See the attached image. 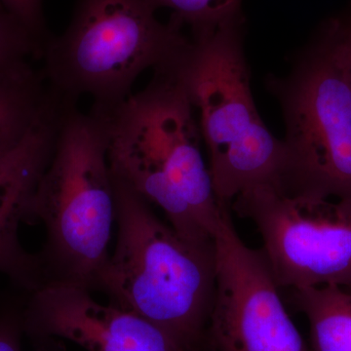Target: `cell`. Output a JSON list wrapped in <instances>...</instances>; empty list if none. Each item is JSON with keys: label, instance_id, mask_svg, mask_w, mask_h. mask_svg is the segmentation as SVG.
Returning a JSON list of instances; mask_svg holds the SVG:
<instances>
[{"label": "cell", "instance_id": "1", "mask_svg": "<svg viewBox=\"0 0 351 351\" xmlns=\"http://www.w3.org/2000/svg\"><path fill=\"white\" fill-rule=\"evenodd\" d=\"M110 108L105 119L112 174L165 213L193 241L214 240L223 208L201 152L202 136L177 62Z\"/></svg>", "mask_w": 351, "mask_h": 351}, {"label": "cell", "instance_id": "2", "mask_svg": "<svg viewBox=\"0 0 351 351\" xmlns=\"http://www.w3.org/2000/svg\"><path fill=\"white\" fill-rule=\"evenodd\" d=\"M117 240L99 277L112 304L169 332L191 351L208 343L216 291L215 240L193 241L166 226L151 203L112 175Z\"/></svg>", "mask_w": 351, "mask_h": 351}, {"label": "cell", "instance_id": "3", "mask_svg": "<svg viewBox=\"0 0 351 351\" xmlns=\"http://www.w3.org/2000/svg\"><path fill=\"white\" fill-rule=\"evenodd\" d=\"M43 223V285L92 291L108 258L115 195L105 119L66 101L56 144L32 199L29 221Z\"/></svg>", "mask_w": 351, "mask_h": 351}, {"label": "cell", "instance_id": "4", "mask_svg": "<svg viewBox=\"0 0 351 351\" xmlns=\"http://www.w3.org/2000/svg\"><path fill=\"white\" fill-rule=\"evenodd\" d=\"M242 14L193 36L177 66L198 117L215 193L232 206L240 193L280 191L285 147L263 123L251 91Z\"/></svg>", "mask_w": 351, "mask_h": 351}, {"label": "cell", "instance_id": "5", "mask_svg": "<svg viewBox=\"0 0 351 351\" xmlns=\"http://www.w3.org/2000/svg\"><path fill=\"white\" fill-rule=\"evenodd\" d=\"M156 12L147 0H76L66 31L44 46L48 86L69 100L91 97L95 108L126 100L144 71L174 63L191 44L182 25Z\"/></svg>", "mask_w": 351, "mask_h": 351}, {"label": "cell", "instance_id": "6", "mask_svg": "<svg viewBox=\"0 0 351 351\" xmlns=\"http://www.w3.org/2000/svg\"><path fill=\"white\" fill-rule=\"evenodd\" d=\"M267 86L286 126L280 191L351 201V83L319 39Z\"/></svg>", "mask_w": 351, "mask_h": 351}, {"label": "cell", "instance_id": "7", "mask_svg": "<svg viewBox=\"0 0 351 351\" xmlns=\"http://www.w3.org/2000/svg\"><path fill=\"white\" fill-rule=\"evenodd\" d=\"M230 207L257 226L279 288H351V201L289 195L263 184Z\"/></svg>", "mask_w": 351, "mask_h": 351}, {"label": "cell", "instance_id": "8", "mask_svg": "<svg viewBox=\"0 0 351 351\" xmlns=\"http://www.w3.org/2000/svg\"><path fill=\"white\" fill-rule=\"evenodd\" d=\"M216 291L208 345L216 351H308L262 250L249 248L225 207L214 234Z\"/></svg>", "mask_w": 351, "mask_h": 351}, {"label": "cell", "instance_id": "9", "mask_svg": "<svg viewBox=\"0 0 351 351\" xmlns=\"http://www.w3.org/2000/svg\"><path fill=\"white\" fill-rule=\"evenodd\" d=\"M23 330L34 339H68L87 351H191L138 314L97 302L86 289L47 284L21 304Z\"/></svg>", "mask_w": 351, "mask_h": 351}, {"label": "cell", "instance_id": "10", "mask_svg": "<svg viewBox=\"0 0 351 351\" xmlns=\"http://www.w3.org/2000/svg\"><path fill=\"white\" fill-rule=\"evenodd\" d=\"M66 100L53 92L47 107L25 138L0 157V274L31 293L43 285L38 255L25 251L19 239L22 221H29L34 193L45 172Z\"/></svg>", "mask_w": 351, "mask_h": 351}, {"label": "cell", "instance_id": "11", "mask_svg": "<svg viewBox=\"0 0 351 351\" xmlns=\"http://www.w3.org/2000/svg\"><path fill=\"white\" fill-rule=\"evenodd\" d=\"M51 95L43 73L32 64L0 73V157L29 133Z\"/></svg>", "mask_w": 351, "mask_h": 351}, {"label": "cell", "instance_id": "12", "mask_svg": "<svg viewBox=\"0 0 351 351\" xmlns=\"http://www.w3.org/2000/svg\"><path fill=\"white\" fill-rule=\"evenodd\" d=\"M291 292L308 320L313 351H351V288L329 285Z\"/></svg>", "mask_w": 351, "mask_h": 351}, {"label": "cell", "instance_id": "13", "mask_svg": "<svg viewBox=\"0 0 351 351\" xmlns=\"http://www.w3.org/2000/svg\"><path fill=\"white\" fill-rule=\"evenodd\" d=\"M154 8H169L172 19L189 25L193 36L214 29L242 14V0H147Z\"/></svg>", "mask_w": 351, "mask_h": 351}, {"label": "cell", "instance_id": "14", "mask_svg": "<svg viewBox=\"0 0 351 351\" xmlns=\"http://www.w3.org/2000/svg\"><path fill=\"white\" fill-rule=\"evenodd\" d=\"M41 43L0 1V73L31 66L43 58Z\"/></svg>", "mask_w": 351, "mask_h": 351}, {"label": "cell", "instance_id": "15", "mask_svg": "<svg viewBox=\"0 0 351 351\" xmlns=\"http://www.w3.org/2000/svg\"><path fill=\"white\" fill-rule=\"evenodd\" d=\"M318 39L351 83V14L331 21Z\"/></svg>", "mask_w": 351, "mask_h": 351}, {"label": "cell", "instance_id": "16", "mask_svg": "<svg viewBox=\"0 0 351 351\" xmlns=\"http://www.w3.org/2000/svg\"><path fill=\"white\" fill-rule=\"evenodd\" d=\"M11 13L45 45L50 36L46 29L43 0H0Z\"/></svg>", "mask_w": 351, "mask_h": 351}, {"label": "cell", "instance_id": "17", "mask_svg": "<svg viewBox=\"0 0 351 351\" xmlns=\"http://www.w3.org/2000/svg\"><path fill=\"white\" fill-rule=\"evenodd\" d=\"M23 332L21 304L7 302L0 308V351H22Z\"/></svg>", "mask_w": 351, "mask_h": 351}]
</instances>
